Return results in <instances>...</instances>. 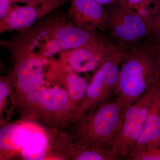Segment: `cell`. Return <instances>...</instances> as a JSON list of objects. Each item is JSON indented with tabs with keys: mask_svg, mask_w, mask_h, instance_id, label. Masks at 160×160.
I'll use <instances>...</instances> for the list:
<instances>
[{
	"mask_svg": "<svg viewBox=\"0 0 160 160\" xmlns=\"http://www.w3.org/2000/svg\"><path fill=\"white\" fill-rule=\"evenodd\" d=\"M149 26L152 37L160 39V2L156 6Z\"/></svg>",
	"mask_w": 160,
	"mask_h": 160,
	"instance_id": "obj_20",
	"label": "cell"
},
{
	"mask_svg": "<svg viewBox=\"0 0 160 160\" xmlns=\"http://www.w3.org/2000/svg\"><path fill=\"white\" fill-rule=\"evenodd\" d=\"M95 1L102 6V5H108L113 4L118 0H95Z\"/></svg>",
	"mask_w": 160,
	"mask_h": 160,
	"instance_id": "obj_24",
	"label": "cell"
},
{
	"mask_svg": "<svg viewBox=\"0 0 160 160\" xmlns=\"http://www.w3.org/2000/svg\"><path fill=\"white\" fill-rule=\"evenodd\" d=\"M117 48L108 37L86 46L63 51L57 61L78 73L96 72Z\"/></svg>",
	"mask_w": 160,
	"mask_h": 160,
	"instance_id": "obj_7",
	"label": "cell"
},
{
	"mask_svg": "<svg viewBox=\"0 0 160 160\" xmlns=\"http://www.w3.org/2000/svg\"><path fill=\"white\" fill-rule=\"evenodd\" d=\"M22 149V156L26 159H44L48 142L45 134L42 132H36L30 134L28 140L25 141Z\"/></svg>",
	"mask_w": 160,
	"mask_h": 160,
	"instance_id": "obj_17",
	"label": "cell"
},
{
	"mask_svg": "<svg viewBox=\"0 0 160 160\" xmlns=\"http://www.w3.org/2000/svg\"><path fill=\"white\" fill-rule=\"evenodd\" d=\"M126 160H160V148L151 146L134 148Z\"/></svg>",
	"mask_w": 160,
	"mask_h": 160,
	"instance_id": "obj_18",
	"label": "cell"
},
{
	"mask_svg": "<svg viewBox=\"0 0 160 160\" xmlns=\"http://www.w3.org/2000/svg\"><path fill=\"white\" fill-rule=\"evenodd\" d=\"M13 107L24 119H37L55 128L74 122L78 104L63 88H42L20 99Z\"/></svg>",
	"mask_w": 160,
	"mask_h": 160,
	"instance_id": "obj_3",
	"label": "cell"
},
{
	"mask_svg": "<svg viewBox=\"0 0 160 160\" xmlns=\"http://www.w3.org/2000/svg\"><path fill=\"white\" fill-rule=\"evenodd\" d=\"M160 92V86L149 89L126 109L122 124L112 147V150L120 159H127L137 143L150 106Z\"/></svg>",
	"mask_w": 160,
	"mask_h": 160,
	"instance_id": "obj_6",
	"label": "cell"
},
{
	"mask_svg": "<svg viewBox=\"0 0 160 160\" xmlns=\"http://www.w3.org/2000/svg\"><path fill=\"white\" fill-rule=\"evenodd\" d=\"M12 72L11 76L15 92L12 94V106L20 99L42 88L45 84V67L49 61L35 51L34 43L28 41L11 43Z\"/></svg>",
	"mask_w": 160,
	"mask_h": 160,
	"instance_id": "obj_4",
	"label": "cell"
},
{
	"mask_svg": "<svg viewBox=\"0 0 160 160\" xmlns=\"http://www.w3.org/2000/svg\"><path fill=\"white\" fill-rule=\"evenodd\" d=\"M67 155L74 160H118L120 159L112 150L89 148L78 145L72 141L67 145Z\"/></svg>",
	"mask_w": 160,
	"mask_h": 160,
	"instance_id": "obj_15",
	"label": "cell"
},
{
	"mask_svg": "<svg viewBox=\"0 0 160 160\" xmlns=\"http://www.w3.org/2000/svg\"><path fill=\"white\" fill-rule=\"evenodd\" d=\"M152 41L155 52L160 64V39H155L152 38Z\"/></svg>",
	"mask_w": 160,
	"mask_h": 160,
	"instance_id": "obj_23",
	"label": "cell"
},
{
	"mask_svg": "<svg viewBox=\"0 0 160 160\" xmlns=\"http://www.w3.org/2000/svg\"><path fill=\"white\" fill-rule=\"evenodd\" d=\"M11 0H0V21H2L12 11V7Z\"/></svg>",
	"mask_w": 160,
	"mask_h": 160,
	"instance_id": "obj_21",
	"label": "cell"
},
{
	"mask_svg": "<svg viewBox=\"0 0 160 160\" xmlns=\"http://www.w3.org/2000/svg\"><path fill=\"white\" fill-rule=\"evenodd\" d=\"M12 2H19L24 3L26 5L31 4V3L34 2L37 0H11Z\"/></svg>",
	"mask_w": 160,
	"mask_h": 160,
	"instance_id": "obj_25",
	"label": "cell"
},
{
	"mask_svg": "<svg viewBox=\"0 0 160 160\" xmlns=\"http://www.w3.org/2000/svg\"><path fill=\"white\" fill-rule=\"evenodd\" d=\"M14 88L11 76L2 77L0 79V115L2 116L6 98L12 92Z\"/></svg>",
	"mask_w": 160,
	"mask_h": 160,
	"instance_id": "obj_19",
	"label": "cell"
},
{
	"mask_svg": "<svg viewBox=\"0 0 160 160\" xmlns=\"http://www.w3.org/2000/svg\"><path fill=\"white\" fill-rule=\"evenodd\" d=\"M158 86L160 64L151 37L142 45L125 51L116 94L127 109L146 91Z\"/></svg>",
	"mask_w": 160,
	"mask_h": 160,
	"instance_id": "obj_1",
	"label": "cell"
},
{
	"mask_svg": "<svg viewBox=\"0 0 160 160\" xmlns=\"http://www.w3.org/2000/svg\"></svg>",
	"mask_w": 160,
	"mask_h": 160,
	"instance_id": "obj_26",
	"label": "cell"
},
{
	"mask_svg": "<svg viewBox=\"0 0 160 160\" xmlns=\"http://www.w3.org/2000/svg\"><path fill=\"white\" fill-rule=\"evenodd\" d=\"M126 109L118 98L103 103L75 121L72 141L80 146L112 150Z\"/></svg>",
	"mask_w": 160,
	"mask_h": 160,
	"instance_id": "obj_2",
	"label": "cell"
},
{
	"mask_svg": "<svg viewBox=\"0 0 160 160\" xmlns=\"http://www.w3.org/2000/svg\"><path fill=\"white\" fill-rule=\"evenodd\" d=\"M107 12L106 31L112 43L123 50H129L152 37L149 25L119 1Z\"/></svg>",
	"mask_w": 160,
	"mask_h": 160,
	"instance_id": "obj_5",
	"label": "cell"
},
{
	"mask_svg": "<svg viewBox=\"0 0 160 160\" xmlns=\"http://www.w3.org/2000/svg\"><path fill=\"white\" fill-rule=\"evenodd\" d=\"M40 29L53 39L63 51L77 49L108 37L98 33L97 30L61 21L47 23Z\"/></svg>",
	"mask_w": 160,
	"mask_h": 160,
	"instance_id": "obj_8",
	"label": "cell"
},
{
	"mask_svg": "<svg viewBox=\"0 0 160 160\" xmlns=\"http://www.w3.org/2000/svg\"><path fill=\"white\" fill-rule=\"evenodd\" d=\"M129 9L134 10L140 4L149 0H118Z\"/></svg>",
	"mask_w": 160,
	"mask_h": 160,
	"instance_id": "obj_22",
	"label": "cell"
},
{
	"mask_svg": "<svg viewBox=\"0 0 160 160\" xmlns=\"http://www.w3.org/2000/svg\"><path fill=\"white\" fill-rule=\"evenodd\" d=\"M69 22L90 30L106 31L107 12L95 0H71Z\"/></svg>",
	"mask_w": 160,
	"mask_h": 160,
	"instance_id": "obj_11",
	"label": "cell"
},
{
	"mask_svg": "<svg viewBox=\"0 0 160 160\" xmlns=\"http://www.w3.org/2000/svg\"><path fill=\"white\" fill-rule=\"evenodd\" d=\"M27 133L23 122L11 123L1 127L0 131L1 160L8 159L22 151Z\"/></svg>",
	"mask_w": 160,
	"mask_h": 160,
	"instance_id": "obj_13",
	"label": "cell"
},
{
	"mask_svg": "<svg viewBox=\"0 0 160 160\" xmlns=\"http://www.w3.org/2000/svg\"><path fill=\"white\" fill-rule=\"evenodd\" d=\"M123 51L125 50L118 47L108 59L95 72L87 87L85 97L79 107L74 122L100 106L103 83L106 73L118 55Z\"/></svg>",
	"mask_w": 160,
	"mask_h": 160,
	"instance_id": "obj_12",
	"label": "cell"
},
{
	"mask_svg": "<svg viewBox=\"0 0 160 160\" xmlns=\"http://www.w3.org/2000/svg\"><path fill=\"white\" fill-rule=\"evenodd\" d=\"M144 146H160V92L150 106L142 132L134 148Z\"/></svg>",
	"mask_w": 160,
	"mask_h": 160,
	"instance_id": "obj_14",
	"label": "cell"
},
{
	"mask_svg": "<svg viewBox=\"0 0 160 160\" xmlns=\"http://www.w3.org/2000/svg\"><path fill=\"white\" fill-rule=\"evenodd\" d=\"M49 66L46 73V82L65 89L72 99L80 106L89 83L87 79L57 60L52 61Z\"/></svg>",
	"mask_w": 160,
	"mask_h": 160,
	"instance_id": "obj_10",
	"label": "cell"
},
{
	"mask_svg": "<svg viewBox=\"0 0 160 160\" xmlns=\"http://www.w3.org/2000/svg\"><path fill=\"white\" fill-rule=\"evenodd\" d=\"M67 0H37L23 6L14 7L6 18L0 21V32L23 31L38 20L58 8Z\"/></svg>",
	"mask_w": 160,
	"mask_h": 160,
	"instance_id": "obj_9",
	"label": "cell"
},
{
	"mask_svg": "<svg viewBox=\"0 0 160 160\" xmlns=\"http://www.w3.org/2000/svg\"><path fill=\"white\" fill-rule=\"evenodd\" d=\"M125 51H122L118 55L106 73L103 83L100 105L109 101L111 97L116 94L119 79L121 63Z\"/></svg>",
	"mask_w": 160,
	"mask_h": 160,
	"instance_id": "obj_16",
	"label": "cell"
}]
</instances>
